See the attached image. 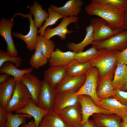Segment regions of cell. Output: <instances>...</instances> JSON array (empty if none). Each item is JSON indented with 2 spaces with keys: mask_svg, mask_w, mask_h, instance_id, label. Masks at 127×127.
<instances>
[{
  "mask_svg": "<svg viewBox=\"0 0 127 127\" xmlns=\"http://www.w3.org/2000/svg\"><path fill=\"white\" fill-rule=\"evenodd\" d=\"M83 4L81 0H69L62 6L57 7L54 5L51 6L63 17H68L77 16L81 11Z\"/></svg>",
  "mask_w": 127,
  "mask_h": 127,
  "instance_id": "obj_18",
  "label": "cell"
},
{
  "mask_svg": "<svg viewBox=\"0 0 127 127\" xmlns=\"http://www.w3.org/2000/svg\"><path fill=\"white\" fill-rule=\"evenodd\" d=\"M120 127H127V124L123 121L121 122L120 124Z\"/></svg>",
  "mask_w": 127,
  "mask_h": 127,
  "instance_id": "obj_45",
  "label": "cell"
},
{
  "mask_svg": "<svg viewBox=\"0 0 127 127\" xmlns=\"http://www.w3.org/2000/svg\"><path fill=\"white\" fill-rule=\"evenodd\" d=\"M49 111L36 105L31 99L25 107L15 112L16 113L26 114L32 116L34 119L36 127H38L42 119Z\"/></svg>",
  "mask_w": 127,
  "mask_h": 127,
  "instance_id": "obj_22",
  "label": "cell"
},
{
  "mask_svg": "<svg viewBox=\"0 0 127 127\" xmlns=\"http://www.w3.org/2000/svg\"><path fill=\"white\" fill-rule=\"evenodd\" d=\"M90 25L93 27V37L95 42L104 40L124 30L113 29L105 20L99 17L91 18Z\"/></svg>",
  "mask_w": 127,
  "mask_h": 127,
  "instance_id": "obj_6",
  "label": "cell"
},
{
  "mask_svg": "<svg viewBox=\"0 0 127 127\" xmlns=\"http://www.w3.org/2000/svg\"><path fill=\"white\" fill-rule=\"evenodd\" d=\"M17 16H20L24 18L28 19L30 22L29 30L28 34L25 35L21 33L14 32L13 35L14 37L20 39L25 43L26 48L29 51L35 50L38 34V28L36 26L34 20L33 19L32 15L30 13L25 14L20 12L15 13L12 18Z\"/></svg>",
  "mask_w": 127,
  "mask_h": 127,
  "instance_id": "obj_7",
  "label": "cell"
},
{
  "mask_svg": "<svg viewBox=\"0 0 127 127\" xmlns=\"http://www.w3.org/2000/svg\"><path fill=\"white\" fill-rule=\"evenodd\" d=\"M67 66L50 67L44 72V79L55 89L67 75Z\"/></svg>",
  "mask_w": 127,
  "mask_h": 127,
  "instance_id": "obj_14",
  "label": "cell"
},
{
  "mask_svg": "<svg viewBox=\"0 0 127 127\" xmlns=\"http://www.w3.org/2000/svg\"><path fill=\"white\" fill-rule=\"evenodd\" d=\"M98 51L95 47L92 46L85 51L75 53L74 59L81 63L90 62L96 55Z\"/></svg>",
  "mask_w": 127,
  "mask_h": 127,
  "instance_id": "obj_33",
  "label": "cell"
},
{
  "mask_svg": "<svg viewBox=\"0 0 127 127\" xmlns=\"http://www.w3.org/2000/svg\"><path fill=\"white\" fill-rule=\"evenodd\" d=\"M20 127H36V125L34 120H32L28 123L23 124Z\"/></svg>",
  "mask_w": 127,
  "mask_h": 127,
  "instance_id": "obj_42",
  "label": "cell"
},
{
  "mask_svg": "<svg viewBox=\"0 0 127 127\" xmlns=\"http://www.w3.org/2000/svg\"><path fill=\"white\" fill-rule=\"evenodd\" d=\"M78 97L82 114V120L80 125L86 122L89 119L90 116L95 114H114L107 110L97 106L91 98L88 96L82 95H79Z\"/></svg>",
  "mask_w": 127,
  "mask_h": 127,
  "instance_id": "obj_8",
  "label": "cell"
},
{
  "mask_svg": "<svg viewBox=\"0 0 127 127\" xmlns=\"http://www.w3.org/2000/svg\"><path fill=\"white\" fill-rule=\"evenodd\" d=\"M92 116L91 121L97 127H120L122 119L116 115L96 113Z\"/></svg>",
  "mask_w": 127,
  "mask_h": 127,
  "instance_id": "obj_21",
  "label": "cell"
},
{
  "mask_svg": "<svg viewBox=\"0 0 127 127\" xmlns=\"http://www.w3.org/2000/svg\"><path fill=\"white\" fill-rule=\"evenodd\" d=\"M112 83L114 90L121 89L125 85L127 77V65L118 63Z\"/></svg>",
  "mask_w": 127,
  "mask_h": 127,
  "instance_id": "obj_28",
  "label": "cell"
},
{
  "mask_svg": "<svg viewBox=\"0 0 127 127\" xmlns=\"http://www.w3.org/2000/svg\"><path fill=\"white\" fill-rule=\"evenodd\" d=\"M7 113L5 108L0 106V127H7Z\"/></svg>",
  "mask_w": 127,
  "mask_h": 127,
  "instance_id": "obj_39",
  "label": "cell"
},
{
  "mask_svg": "<svg viewBox=\"0 0 127 127\" xmlns=\"http://www.w3.org/2000/svg\"><path fill=\"white\" fill-rule=\"evenodd\" d=\"M22 59L19 56L12 57L8 55L6 52L0 49V67L5 62H11L15 64V66L17 68L20 65Z\"/></svg>",
  "mask_w": 127,
  "mask_h": 127,
  "instance_id": "obj_35",
  "label": "cell"
},
{
  "mask_svg": "<svg viewBox=\"0 0 127 127\" xmlns=\"http://www.w3.org/2000/svg\"><path fill=\"white\" fill-rule=\"evenodd\" d=\"M48 17L42 27L38 31V34L43 35L45 30L49 26L55 24L59 19L64 17L55 11L50 6L48 9Z\"/></svg>",
  "mask_w": 127,
  "mask_h": 127,
  "instance_id": "obj_32",
  "label": "cell"
},
{
  "mask_svg": "<svg viewBox=\"0 0 127 127\" xmlns=\"http://www.w3.org/2000/svg\"><path fill=\"white\" fill-rule=\"evenodd\" d=\"M38 127H68L54 110L49 111L43 117Z\"/></svg>",
  "mask_w": 127,
  "mask_h": 127,
  "instance_id": "obj_29",
  "label": "cell"
},
{
  "mask_svg": "<svg viewBox=\"0 0 127 127\" xmlns=\"http://www.w3.org/2000/svg\"><path fill=\"white\" fill-rule=\"evenodd\" d=\"M112 79L111 76L109 75L99 78L96 92L97 96L100 100L113 98L115 96Z\"/></svg>",
  "mask_w": 127,
  "mask_h": 127,
  "instance_id": "obj_20",
  "label": "cell"
},
{
  "mask_svg": "<svg viewBox=\"0 0 127 127\" xmlns=\"http://www.w3.org/2000/svg\"><path fill=\"white\" fill-rule=\"evenodd\" d=\"M85 10L88 14L96 16L104 20L113 29H123L124 11L122 10L92 0L85 7Z\"/></svg>",
  "mask_w": 127,
  "mask_h": 127,
  "instance_id": "obj_1",
  "label": "cell"
},
{
  "mask_svg": "<svg viewBox=\"0 0 127 127\" xmlns=\"http://www.w3.org/2000/svg\"><path fill=\"white\" fill-rule=\"evenodd\" d=\"M54 111L68 127H78L80 125L82 114L79 103L61 110Z\"/></svg>",
  "mask_w": 127,
  "mask_h": 127,
  "instance_id": "obj_9",
  "label": "cell"
},
{
  "mask_svg": "<svg viewBox=\"0 0 127 127\" xmlns=\"http://www.w3.org/2000/svg\"><path fill=\"white\" fill-rule=\"evenodd\" d=\"M123 29L127 30V9L124 11V22Z\"/></svg>",
  "mask_w": 127,
  "mask_h": 127,
  "instance_id": "obj_43",
  "label": "cell"
},
{
  "mask_svg": "<svg viewBox=\"0 0 127 127\" xmlns=\"http://www.w3.org/2000/svg\"><path fill=\"white\" fill-rule=\"evenodd\" d=\"M115 95L114 98L122 103L127 105V92L120 89L115 90Z\"/></svg>",
  "mask_w": 127,
  "mask_h": 127,
  "instance_id": "obj_37",
  "label": "cell"
},
{
  "mask_svg": "<svg viewBox=\"0 0 127 127\" xmlns=\"http://www.w3.org/2000/svg\"><path fill=\"white\" fill-rule=\"evenodd\" d=\"M118 51H110L105 48L99 50L90 62L91 67L98 69L99 78L109 75L112 78L118 64Z\"/></svg>",
  "mask_w": 127,
  "mask_h": 127,
  "instance_id": "obj_2",
  "label": "cell"
},
{
  "mask_svg": "<svg viewBox=\"0 0 127 127\" xmlns=\"http://www.w3.org/2000/svg\"><path fill=\"white\" fill-rule=\"evenodd\" d=\"M31 99L25 86L20 82H17L13 94L5 108V110L12 113L22 109L28 105Z\"/></svg>",
  "mask_w": 127,
  "mask_h": 127,
  "instance_id": "obj_3",
  "label": "cell"
},
{
  "mask_svg": "<svg viewBox=\"0 0 127 127\" xmlns=\"http://www.w3.org/2000/svg\"><path fill=\"white\" fill-rule=\"evenodd\" d=\"M17 82L13 78L0 84V106L5 108L13 94Z\"/></svg>",
  "mask_w": 127,
  "mask_h": 127,
  "instance_id": "obj_23",
  "label": "cell"
},
{
  "mask_svg": "<svg viewBox=\"0 0 127 127\" xmlns=\"http://www.w3.org/2000/svg\"><path fill=\"white\" fill-rule=\"evenodd\" d=\"M85 81L80 89L76 92L78 95H85L89 96L95 103L100 100L98 97L96 90L99 74L97 68L92 67L87 71Z\"/></svg>",
  "mask_w": 127,
  "mask_h": 127,
  "instance_id": "obj_4",
  "label": "cell"
},
{
  "mask_svg": "<svg viewBox=\"0 0 127 127\" xmlns=\"http://www.w3.org/2000/svg\"><path fill=\"white\" fill-rule=\"evenodd\" d=\"M10 77V75L6 73L0 75V84L7 81Z\"/></svg>",
  "mask_w": 127,
  "mask_h": 127,
  "instance_id": "obj_40",
  "label": "cell"
},
{
  "mask_svg": "<svg viewBox=\"0 0 127 127\" xmlns=\"http://www.w3.org/2000/svg\"><path fill=\"white\" fill-rule=\"evenodd\" d=\"M20 82L26 87L31 95L32 100L38 106V98L42 86V80L29 73L24 75Z\"/></svg>",
  "mask_w": 127,
  "mask_h": 127,
  "instance_id": "obj_15",
  "label": "cell"
},
{
  "mask_svg": "<svg viewBox=\"0 0 127 127\" xmlns=\"http://www.w3.org/2000/svg\"><path fill=\"white\" fill-rule=\"evenodd\" d=\"M86 33L83 40L80 42L75 43L74 42L68 43L67 46L70 51L75 53L83 51L84 48L88 45L91 44L94 41L93 37V29L91 25L88 26L85 29Z\"/></svg>",
  "mask_w": 127,
  "mask_h": 127,
  "instance_id": "obj_25",
  "label": "cell"
},
{
  "mask_svg": "<svg viewBox=\"0 0 127 127\" xmlns=\"http://www.w3.org/2000/svg\"><path fill=\"white\" fill-rule=\"evenodd\" d=\"M78 127H97L93 123L92 121L89 119L87 121Z\"/></svg>",
  "mask_w": 127,
  "mask_h": 127,
  "instance_id": "obj_41",
  "label": "cell"
},
{
  "mask_svg": "<svg viewBox=\"0 0 127 127\" xmlns=\"http://www.w3.org/2000/svg\"><path fill=\"white\" fill-rule=\"evenodd\" d=\"M1 74L6 73L12 75L17 82H20L25 74L32 72L33 70L32 67L24 69H19L10 62L4 63L0 67Z\"/></svg>",
  "mask_w": 127,
  "mask_h": 127,
  "instance_id": "obj_24",
  "label": "cell"
},
{
  "mask_svg": "<svg viewBox=\"0 0 127 127\" xmlns=\"http://www.w3.org/2000/svg\"><path fill=\"white\" fill-rule=\"evenodd\" d=\"M55 44L54 42L49 40L43 35H37L35 50L38 49L46 58L49 59L52 52L55 49Z\"/></svg>",
  "mask_w": 127,
  "mask_h": 127,
  "instance_id": "obj_27",
  "label": "cell"
},
{
  "mask_svg": "<svg viewBox=\"0 0 127 127\" xmlns=\"http://www.w3.org/2000/svg\"><path fill=\"white\" fill-rule=\"evenodd\" d=\"M96 105L122 119L127 115V105L122 103L114 98L100 100Z\"/></svg>",
  "mask_w": 127,
  "mask_h": 127,
  "instance_id": "obj_13",
  "label": "cell"
},
{
  "mask_svg": "<svg viewBox=\"0 0 127 127\" xmlns=\"http://www.w3.org/2000/svg\"><path fill=\"white\" fill-rule=\"evenodd\" d=\"M14 24V19L1 18L0 21V35L7 44L6 52L9 56H17L18 53L15 47L12 35V29Z\"/></svg>",
  "mask_w": 127,
  "mask_h": 127,
  "instance_id": "obj_10",
  "label": "cell"
},
{
  "mask_svg": "<svg viewBox=\"0 0 127 127\" xmlns=\"http://www.w3.org/2000/svg\"><path fill=\"white\" fill-rule=\"evenodd\" d=\"M120 90L123 91L127 90V77L126 79V82L125 85L124 87Z\"/></svg>",
  "mask_w": 127,
  "mask_h": 127,
  "instance_id": "obj_44",
  "label": "cell"
},
{
  "mask_svg": "<svg viewBox=\"0 0 127 127\" xmlns=\"http://www.w3.org/2000/svg\"><path fill=\"white\" fill-rule=\"evenodd\" d=\"M79 103V97L74 91L57 93L55 100L53 110L58 111Z\"/></svg>",
  "mask_w": 127,
  "mask_h": 127,
  "instance_id": "obj_16",
  "label": "cell"
},
{
  "mask_svg": "<svg viewBox=\"0 0 127 127\" xmlns=\"http://www.w3.org/2000/svg\"><path fill=\"white\" fill-rule=\"evenodd\" d=\"M91 44L98 50L105 48L110 51H122L127 47V30H123L104 40L93 41Z\"/></svg>",
  "mask_w": 127,
  "mask_h": 127,
  "instance_id": "obj_5",
  "label": "cell"
},
{
  "mask_svg": "<svg viewBox=\"0 0 127 127\" xmlns=\"http://www.w3.org/2000/svg\"><path fill=\"white\" fill-rule=\"evenodd\" d=\"M86 74L78 77H70L67 75L55 89L57 93L65 91L76 92L84 83Z\"/></svg>",
  "mask_w": 127,
  "mask_h": 127,
  "instance_id": "obj_19",
  "label": "cell"
},
{
  "mask_svg": "<svg viewBox=\"0 0 127 127\" xmlns=\"http://www.w3.org/2000/svg\"><path fill=\"white\" fill-rule=\"evenodd\" d=\"M118 63L127 65V47L120 52L118 51Z\"/></svg>",
  "mask_w": 127,
  "mask_h": 127,
  "instance_id": "obj_38",
  "label": "cell"
},
{
  "mask_svg": "<svg viewBox=\"0 0 127 127\" xmlns=\"http://www.w3.org/2000/svg\"><path fill=\"white\" fill-rule=\"evenodd\" d=\"M91 67L90 62L83 63L74 60L67 66V75L70 77L83 76Z\"/></svg>",
  "mask_w": 127,
  "mask_h": 127,
  "instance_id": "obj_30",
  "label": "cell"
},
{
  "mask_svg": "<svg viewBox=\"0 0 127 127\" xmlns=\"http://www.w3.org/2000/svg\"><path fill=\"white\" fill-rule=\"evenodd\" d=\"M7 127H19L21 124L26 123L27 118L32 117L28 115L22 114H13L12 112H7Z\"/></svg>",
  "mask_w": 127,
  "mask_h": 127,
  "instance_id": "obj_31",
  "label": "cell"
},
{
  "mask_svg": "<svg viewBox=\"0 0 127 127\" xmlns=\"http://www.w3.org/2000/svg\"><path fill=\"white\" fill-rule=\"evenodd\" d=\"M122 119V121L127 124V115Z\"/></svg>",
  "mask_w": 127,
  "mask_h": 127,
  "instance_id": "obj_46",
  "label": "cell"
},
{
  "mask_svg": "<svg viewBox=\"0 0 127 127\" xmlns=\"http://www.w3.org/2000/svg\"><path fill=\"white\" fill-rule=\"evenodd\" d=\"M42 88L38 98V106L49 111L53 110L55 99L57 94L53 88L45 80H42Z\"/></svg>",
  "mask_w": 127,
  "mask_h": 127,
  "instance_id": "obj_12",
  "label": "cell"
},
{
  "mask_svg": "<svg viewBox=\"0 0 127 127\" xmlns=\"http://www.w3.org/2000/svg\"><path fill=\"white\" fill-rule=\"evenodd\" d=\"M79 18L77 16L68 17H64L60 24L56 27L53 28L48 27L44 31L43 35L47 39L50 40L53 36H58L62 40L66 38V35L68 34L72 33L73 31L68 29L67 27L71 23H75L78 28L77 25Z\"/></svg>",
  "mask_w": 127,
  "mask_h": 127,
  "instance_id": "obj_11",
  "label": "cell"
},
{
  "mask_svg": "<svg viewBox=\"0 0 127 127\" xmlns=\"http://www.w3.org/2000/svg\"><path fill=\"white\" fill-rule=\"evenodd\" d=\"M35 50V52L30 59L29 64L32 67L37 69L46 64L48 61V59L38 49Z\"/></svg>",
  "mask_w": 127,
  "mask_h": 127,
  "instance_id": "obj_34",
  "label": "cell"
},
{
  "mask_svg": "<svg viewBox=\"0 0 127 127\" xmlns=\"http://www.w3.org/2000/svg\"><path fill=\"white\" fill-rule=\"evenodd\" d=\"M97 2L111 5L125 11L127 9V0H95Z\"/></svg>",
  "mask_w": 127,
  "mask_h": 127,
  "instance_id": "obj_36",
  "label": "cell"
},
{
  "mask_svg": "<svg viewBox=\"0 0 127 127\" xmlns=\"http://www.w3.org/2000/svg\"><path fill=\"white\" fill-rule=\"evenodd\" d=\"M28 8L30 13L34 16L36 26L38 28H40L49 16L48 12L43 9L41 5L37 1H35L33 5L29 6Z\"/></svg>",
  "mask_w": 127,
  "mask_h": 127,
  "instance_id": "obj_26",
  "label": "cell"
},
{
  "mask_svg": "<svg viewBox=\"0 0 127 127\" xmlns=\"http://www.w3.org/2000/svg\"><path fill=\"white\" fill-rule=\"evenodd\" d=\"M75 53L70 51L63 52L57 47L48 59L50 67L68 66L75 60Z\"/></svg>",
  "mask_w": 127,
  "mask_h": 127,
  "instance_id": "obj_17",
  "label": "cell"
}]
</instances>
